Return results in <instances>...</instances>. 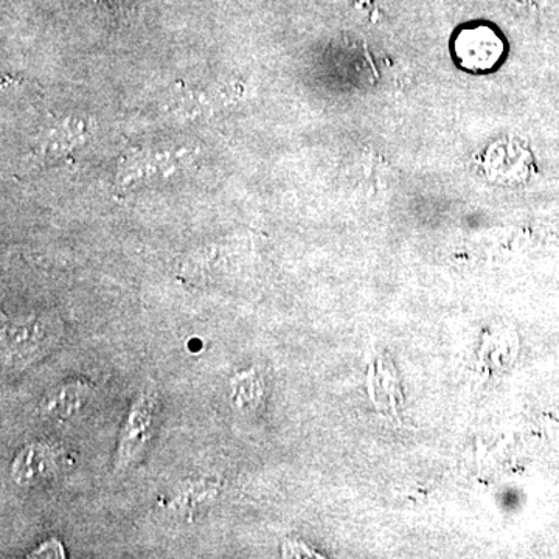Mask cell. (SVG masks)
I'll list each match as a JSON object with an SVG mask.
<instances>
[{"instance_id":"6da1fadb","label":"cell","mask_w":559,"mask_h":559,"mask_svg":"<svg viewBox=\"0 0 559 559\" xmlns=\"http://www.w3.org/2000/svg\"><path fill=\"white\" fill-rule=\"evenodd\" d=\"M62 336L57 314H21L3 320L2 362L9 370H22L43 359Z\"/></svg>"},{"instance_id":"7a4b0ae2","label":"cell","mask_w":559,"mask_h":559,"mask_svg":"<svg viewBox=\"0 0 559 559\" xmlns=\"http://www.w3.org/2000/svg\"><path fill=\"white\" fill-rule=\"evenodd\" d=\"M157 411H159V396L156 390H142L132 401L119 437L117 468H127L139 457L140 452L145 450L156 429Z\"/></svg>"},{"instance_id":"3957f363","label":"cell","mask_w":559,"mask_h":559,"mask_svg":"<svg viewBox=\"0 0 559 559\" xmlns=\"http://www.w3.org/2000/svg\"><path fill=\"white\" fill-rule=\"evenodd\" d=\"M57 471V451L46 443H32L17 452L11 462L10 476L20 487H36L50 480Z\"/></svg>"},{"instance_id":"277c9868","label":"cell","mask_w":559,"mask_h":559,"mask_svg":"<svg viewBox=\"0 0 559 559\" xmlns=\"http://www.w3.org/2000/svg\"><path fill=\"white\" fill-rule=\"evenodd\" d=\"M92 396V388L86 381L73 380L55 385L44 395L39 403L43 417L53 421H69L79 417L87 406Z\"/></svg>"},{"instance_id":"5b68a950","label":"cell","mask_w":559,"mask_h":559,"mask_svg":"<svg viewBox=\"0 0 559 559\" xmlns=\"http://www.w3.org/2000/svg\"><path fill=\"white\" fill-rule=\"evenodd\" d=\"M230 390L231 403L241 414H245L250 407L255 406L257 401H259V378L253 371H241V373L231 378Z\"/></svg>"},{"instance_id":"8992f818","label":"cell","mask_w":559,"mask_h":559,"mask_svg":"<svg viewBox=\"0 0 559 559\" xmlns=\"http://www.w3.org/2000/svg\"><path fill=\"white\" fill-rule=\"evenodd\" d=\"M68 554H66L64 546L60 539H47L44 543H40L35 550L31 551L27 558H38V559H47V558H66Z\"/></svg>"}]
</instances>
